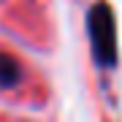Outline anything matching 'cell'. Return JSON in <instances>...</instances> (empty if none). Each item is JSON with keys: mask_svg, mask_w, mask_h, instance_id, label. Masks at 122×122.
I'll list each match as a JSON object with an SVG mask.
<instances>
[{"mask_svg": "<svg viewBox=\"0 0 122 122\" xmlns=\"http://www.w3.org/2000/svg\"><path fill=\"white\" fill-rule=\"evenodd\" d=\"M90 35H92L98 62L111 65L114 62V22H111V11L106 3H98L90 11Z\"/></svg>", "mask_w": 122, "mask_h": 122, "instance_id": "cell-1", "label": "cell"}, {"mask_svg": "<svg viewBox=\"0 0 122 122\" xmlns=\"http://www.w3.org/2000/svg\"><path fill=\"white\" fill-rule=\"evenodd\" d=\"M22 81V68L11 54H0V87L11 90Z\"/></svg>", "mask_w": 122, "mask_h": 122, "instance_id": "cell-2", "label": "cell"}]
</instances>
